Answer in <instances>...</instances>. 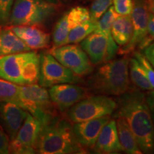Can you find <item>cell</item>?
<instances>
[{"label":"cell","instance_id":"obj_15","mask_svg":"<svg viewBox=\"0 0 154 154\" xmlns=\"http://www.w3.org/2000/svg\"><path fill=\"white\" fill-rule=\"evenodd\" d=\"M28 112L13 102H0V121L9 141L16 136Z\"/></svg>","mask_w":154,"mask_h":154},{"label":"cell","instance_id":"obj_20","mask_svg":"<svg viewBox=\"0 0 154 154\" xmlns=\"http://www.w3.org/2000/svg\"><path fill=\"white\" fill-rule=\"evenodd\" d=\"M116 119L119 139L122 151L128 154L142 153L136 138L126 120L121 117Z\"/></svg>","mask_w":154,"mask_h":154},{"label":"cell","instance_id":"obj_34","mask_svg":"<svg viewBox=\"0 0 154 154\" xmlns=\"http://www.w3.org/2000/svg\"><path fill=\"white\" fill-rule=\"evenodd\" d=\"M143 54L154 67V42L143 49Z\"/></svg>","mask_w":154,"mask_h":154},{"label":"cell","instance_id":"obj_27","mask_svg":"<svg viewBox=\"0 0 154 154\" xmlns=\"http://www.w3.org/2000/svg\"><path fill=\"white\" fill-rule=\"evenodd\" d=\"M112 4L113 0H92L89 10L91 20L96 22Z\"/></svg>","mask_w":154,"mask_h":154},{"label":"cell","instance_id":"obj_4","mask_svg":"<svg viewBox=\"0 0 154 154\" xmlns=\"http://www.w3.org/2000/svg\"><path fill=\"white\" fill-rule=\"evenodd\" d=\"M40 56L34 51L0 57V78L19 86L37 84Z\"/></svg>","mask_w":154,"mask_h":154},{"label":"cell","instance_id":"obj_33","mask_svg":"<svg viewBox=\"0 0 154 154\" xmlns=\"http://www.w3.org/2000/svg\"><path fill=\"white\" fill-rule=\"evenodd\" d=\"M146 99L149 106L154 124V89L146 93Z\"/></svg>","mask_w":154,"mask_h":154},{"label":"cell","instance_id":"obj_10","mask_svg":"<svg viewBox=\"0 0 154 154\" xmlns=\"http://www.w3.org/2000/svg\"><path fill=\"white\" fill-rule=\"evenodd\" d=\"M81 47L85 51L93 65H99L114 59L119 46L112 36L94 32L82 40Z\"/></svg>","mask_w":154,"mask_h":154},{"label":"cell","instance_id":"obj_17","mask_svg":"<svg viewBox=\"0 0 154 154\" xmlns=\"http://www.w3.org/2000/svg\"><path fill=\"white\" fill-rule=\"evenodd\" d=\"M31 49H44L50 43V34L39 26H9Z\"/></svg>","mask_w":154,"mask_h":154},{"label":"cell","instance_id":"obj_23","mask_svg":"<svg viewBox=\"0 0 154 154\" xmlns=\"http://www.w3.org/2000/svg\"><path fill=\"white\" fill-rule=\"evenodd\" d=\"M13 102L21 106L20 86L0 78V102Z\"/></svg>","mask_w":154,"mask_h":154},{"label":"cell","instance_id":"obj_1","mask_svg":"<svg viewBox=\"0 0 154 154\" xmlns=\"http://www.w3.org/2000/svg\"><path fill=\"white\" fill-rule=\"evenodd\" d=\"M116 101L113 116L126 120L142 153H154V124L145 93L138 88L130 87Z\"/></svg>","mask_w":154,"mask_h":154},{"label":"cell","instance_id":"obj_6","mask_svg":"<svg viewBox=\"0 0 154 154\" xmlns=\"http://www.w3.org/2000/svg\"><path fill=\"white\" fill-rule=\"evenodd\" d=\"M21 107L41 122L42 126L58 116L49 91L37 84L20 86Z\"/></svg>","mask_w":154,"mask_h":154},{"label":"cell","instance_id":"obj_7","mask_svg":"<svg viewBox=\"0 0 154 154\" xmlns=\"http://www.w3.org/2000/svg\"><path fill=\"white\" fill-rule=\"evenodd\" d=\"M116 101L109 96H88L69 109L67 116L73 124L112 115Z\"/></svg>","mask_w":154,"mask_h":154},{"label":"cell","instance_id":"obj_11","mask_svg":"<svg viewBox=\"0 0 154 154\" xmlns=\"http://www.w3.org/2000/svg\"><path fill=\"white\" fill-rule=\"evenodd\" d=\"M133 2L134 7L131 14L133 24V36L128 45L119 49L118 52L122 55L134 52L137 48L140 50L145 49L150 12L148 0H134Z\"/></svg>","mask_w":154,"mask_h":154},{"label":"cell","instance_id":"obj_13","mask_svg":"<svg viewBox=\"0 0 154 154\" xmlns=\"http://www.w3.org/2000/svg\"><path fill=\"white\" fill-rule=\"evenodd\" d=\"M48 91L51 101L61 113L66 112L74 104L89 96L88 89L73 84L54 85Z\"/></svg>","mask_w":154,"mask_h":154},{"label":"cell","instance_id":"obj_3","mask_svg":"<svg viewBox=\"0 0 154 154\" xmlns=\"http://www.w3.org/2000/svg\"><path fill=\"white\" fill-rule=\"evenodd\" d=\"M37 153L42 154L85 153L86 151L75 138L73 123L59 116L42 126L37 144Z\"/></svg>","mask_w":154,"mask_h":154},{"label":"cell","instance_id":"obj_16","mask_svg":"<svg viewBox=\"0 0 154 154\" xmlns=\"http://www.w3.org/2000/svg\"><path fill=\"white\" fill-rule=\"evenodd\" d=\"M92 151L96 153L105 154L122 151L114 119H111L102 128Z\"/></svg>","mask_w":154,"mask_h":154},{"label":"cell","instance_id":"obj_22","mask_svg":"<svg viewBox=\"0 0 154 154\" xmlns=\"http://www.w3.org/2000/svg\"><path fill=\"white\" fill-rule=\"evenodd\" d=\"M96 29V22L90 19L89 20L75 26L69 32L65 44L79 43L90 34L95 32Z\"/></svg>","mask_w":154,"mask_h":154},{"label":"cell","instance_id":"obj_26","mask_svg":"<svg viewBox=\"0 0 154 154\" xmlns=\"http://www.w3.org/2000/svg\"><path fill=\"white\" fill-rule=\"evenodd\" d=\"M67 20L72 29L75 26L86 22L91 19L90 12L88 9L83 7H74L66 13Z\"/></svg>","mask_w":154,"mask_h":154},{"label":"cell","instance_id":"obj_8","mask_svg":"<svg viewBox=\"0 0 154 154\" xmlns=\"http://www.w3.org/2000/svg\"><path fill=\"white\" fill-rule=\"evenodd\" d=\"M49 52L58 61L76 76L82 77L91 74L93 64L85 51L77 44H67L50 49Z\"/></svg>","mask_w":154,"mask_h":154},{"label":"cell","instance_id":"obj_18","mask_svg":"<svg viewBox=\"0 0 154 154\" xmlns=\"http://www.w3.org/2000/svg\"><path fill=\"white\" fill-rule=\"evenodd\" d=\"M31 51L29 47L9 26L0 32V57Z\"/></svg>","mask_w":154,"mask_h":154},{"label":"cell","instance_id":"obj_12","mask_svg":"<svg viewBox=\"0 0 154 154\" xmlns=\"http://www.w3.org/2000/svg\"><path fill=\"white\" fill-rule=\"evenodd\" d=\"M42 124L28 112L16 136L9 141V152L14 154L37 153V144Z\"/></svg>","mask_w":154,"mask_h":154},{"label":"cell","instance_id":"obj_28","mask_svg":"<svg viewBox=\"0 0 154 154\" xmlns=\"http://www.w3.org/2000/svg\"><path fill=\"white\" fill-rule=\"evenodd\" d=\"M134 57L139 61L142 67H143L144 72H145L146 76L149 79L150 84H151L152 87L154 89V69L149 61L146 59L144 56L143 53L140 52L139 51H134L133 52Z\"/></svg>","mask_w":154,"mask_h":154},{"label":"cell","instance_id":"obj_5","mask_svg":"<svg viewBox=\"0 0 154 154\" xmlns=\"http://www.w3.org/2000/svg\"><path fill=\"white\" fill-rule=\"evenodd\" d=\"M58 9L57 4L45 0H14L9 26H40Z\"/></svg>","mask_w":154,"mask_h":154},{"label":"cell","instance_id":"obj_36","mask_svg":"<svg viewBox=\"0 0 154 154\" xmlns=\"http://www.w3.org/2000/svg\"><path fill=\"white\" fill-rule=\"evenodd\" d=\"M45 1H47V2H53V3H55V4H57L59 2L60 0H45Z\"/></svg>","mask_w":154,"mask_h":154},{"label":"cell","instance_id":"obj_19","mask_svg":"<svg viewBox=\"0 0 154 154\" xmlns=\"http://www.w3.org/2000/svg\"><path fill=\"white\" fill-rule=\"evenodd\" d=\"M111 36L120 48L128 45L133 36V24L130 15H119L113 22Z\"/></svg>","mask_w":154,"mask_h":154},{"label":"cell","instance_id":"obj_14","mask_svg":"<svg viewBox=\"0 0 154 154\" xmlns=\"http://www.w3.org/2000/svg\"><path fill=\"white\" fill-rule=\"evenodd\" d=\"M111 116L73 124L75 138L79 144L86 151L92 150L99 133L111 119Z\"/></svg>","mask_w":154,"mask_h":154},{"label":"cell","instance_id":"obj_35","mask_svg":"<svg viewBox=\"0 0 154 154\" xmlns=\"http://www.w3.org/2000/svg\"><path fill=\"white\" fill-rule=\"evenodd\" d=\"M148 5L149 11L154 14V0H148Z\"/></svg>","mask_w":154,"mask_h":154},{"label":"cell","instance_id":"obj_25","mask_svg":"<svg viewBox=\"0 0 154 154\" xmlns=\"http://www.w3.org/2000/svg\"><path fill=\"white\" fill-rule=\"evenodd\" d=\"M119 16L113 6H110L109 9L102 14V16L96 21V32H99L104 35H111V26L116 17Z\"/></svg>","mask_w":154,"mask_h":154},{"label":"cell","instance_id":"obj_37","mask_svg":"<svg viewBox=\"0 0 154 154\" xmlns=\"http://www.w3.org/2000/svg\"><path fill=\"white\" fill-rule=\"evenodd\" d=\"M1 29H2V26H0V32H1Z\"/></svg>","mask_w":154,"mask_h":154},{"label":"cell","instance_id":"obj_21","mask_svg":"<svg viewBox=\"0 0 154 154\" xmlns=\"http://www.w3.org/2000/svg\"><path fill=\"white\" fill-rule=\"evenodd\" d=\"M128 74L134 85L141 91H151L153 88L150 84L143 67L134 57L129 58Z\"/></svg>","mask_w":154,"mask_h":154},{"label":"cell","instance_id":"obj_9","mask_svg":"<svg viewBox=\"0 0 154 154\" xmlns=\"http://www.w3.org/2000/svg\"><path fill=\"white\" fill-rule=\"evenodd\" d=\"M40 56V67L38 83L44 88L51 87L60 84H75L82 82L66 67L58 61L49 51H45Z\"/></svg>","mask_w":154,"mask_h":154},{"label":"cell","instance_id":"obj_29","mask_svg":"<svg viewBox=\"0 0 154 154\" xmlns=\"http://www.w3.org/2000/svg\"><path fill=\"white\" fill-rule=\"evenodd\" d=\"M14 0H0V26L8 24Z\"/></svg>","mask_w":154,"mask_h":154},{"label":"cell","instance_id":"obj_32","mask_svg":"<svg viewBox=\"0 0 154 154\" xmlns=\"http://www.w3.org/2000/svg\"><path fill=\"white\" fill-rule=\"evenodd\" d=\"M153 42H154V14L150 11L149 21H148L147 38L145 42V48Z\"/></svg>","mask_w":154,"mask_h":154},{"label":"cell","instance_id":"obj_2","mask_svg":"<svg viewBox=\"0 0 154 154\" xmlns=\"http://www.w3.org/2000/svg\"><path fill=\"white\" fill-rule=\"evenodd\" d=\"M128 61L129 58L124 56L101 63L88 79V89L106 96H119L124 94L131 87Z\"/></svg>","mask_w":154,"mask_h":154},{"label":"cell","instance_id":"obj_24","mask_svg":"<svg viewBox=\"0 0 154 154\" xmlns=\"http://www.w3.org/2000/svg\"><path fill=\"white\" fill-rule=\"evenodd\" d=\"M72 30L65 14L56 24L53 32V48L64 45L67 36Z\"/></svg>","mask_w":154,"mask_h":154},{"label":"cell","instance_id":"obj_31","mask_svg":"<svg viewBox=\"0 0 154 154\" xmlns=\"http://www.w3.org/2000/svg\"><path fill=\"white\" fill-rule=\"evenodd\" d=\"M9 152V139L2 126L0 125V154H8Z\"/></svg>","mask_w":154,"mask_h":154},{"label":"cell","instance_id":"obj_30","mask_svg":"<svg viewBox=\"0 0 154 154\" xmlns=\"http://www.w3.org/2000/svg\"><path fill=\"white\" fill-rule=\"evenodd\" d=\"M113 5L119 15H130L134 7V2L133 0H113Z\"/></svg>","mask_w":154,"mask_h":154}]
</instances>
